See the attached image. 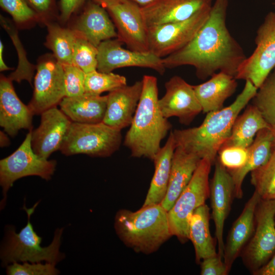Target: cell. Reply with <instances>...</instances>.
<instances>
[{
    "instance_id": "obj_1",
    "label": "cell",
    "mask_w": 275,
    "mask_h": 275,
    "mask_svg": "<svg viewBox=\"0 0 275 275\" xmlns=\"http://www.w3.org/2000/svg\"><path fill=\"white\" fill-rule=\"evenodd\" d=\"M228 6L229 0H215L208 18L193 40L162 58L165 68L191 66L197 77L202 80L217 71L235 77L246 56L227 26Z\"/></svg>"
},
{
    "instance_id": "obj_2",
    "label": "cell",
    "mask_w": 275,
    "mask_h": 275,
    "mask_svg": "<svg viewBox=\"0 0 275 275\" xmlns=\"http://www.w3.org/2000/svg\"><path fill=\"white\" fill-rule=\"evenodd\" d=\"M257 90L250 81L246 80L242 91L229 106L207 113L199 126L172 131L176 147L214 163L218 151L230 135L235 119Z\"/></svg>"
},
{
    "instance_id": "obj_3",
    "label": "cell",
    "mask_w": 275,
    "mask_h": 275,
    "mask_svg": "<svg viewBox=\"0 0 275 275\" xmlns=\"http://www.w3.org/2000/svg\"><path fill=\"white\" fill-rule=\"evenodd\" d=\"M142 80L141 97L123 144L130 150L131 156L153 160L172 124L159 106L157 78L144 75Z\"/></svg>"
},
{
    "instance_id": "obj_4",
    "label": "cell",
    "mask_w": 275,
    "mask_h": 275,
    "mask_svg": "<svg viewBox=\"0 0 275 275\" xmlns=\"http://www.w3.org/2000/svg\"><path fill=\"white\" fill-rule=\"evenodd\" d=\"M114 228L126 246L147 255L157 251L173 236L168 211L161 204L142 206L135 211L119 210L115 215Z\"/></svg>"
},
{
    "instance_id": "obj_5",
    "label": "cell",
    "mask_w": 275,
    "mask_h": 275,
    "mask_svg": "<svg viewBox=\"0 0 275 275\" xmlns=\"http://www.w3.org/2000/svg\"><path fill=\"white\" fill-rule=\"evenodd\" d=\"M39 202L30 208L26 207L24 204L23 209L26 213L28 222L18 233L13 227L7 228L0 251L3 266L6 267L14 262L42 261L56 265L65 258L64 254L60 251L64 228L56 230L49 245H41L42 238L34 231L31 222V215Z\"/></svg>"
},
{
    "instance_id": "obj_6",
    "label": "cell",
    "mask_w": 275,
    "mask_h": 275,
    "mask_svg": "<svg viewBox=\"0 0 275 275\" xmlns=\"http://www.w3.org/2000/svg\"><path fill=\"white\" fill-rule=\"evenodd\" d=\"M121 131L103 122L95 124L72 122L60 150L66 156L82 154L92 157H109L121 146Z\"/></svg>"
},
{
    "instance_id": "obj_7",
    "label": "cell",
    "mask_w": 275,
    "mask_h": 275,
    "mask_svg": "<svg viewBox=\"0 0 275 275\" xmlns=\"http://www.w3.org/2000/svg\"><path fill=\"white\" fill-rule=\"evenodd\" d=\"M212 164L207 158L200 160L189 183L168 211L171 233L182 242L189 240V222L193 212L210 196L209 176Z\"/></svg>"
},
{
    "instance_id": "obj_8",
    "label": "cell",
    "mask_w": 275,
    "mask_h": 275,
    "mask_svg": "<svg viewBox=\"0 0 275 275\" xmlns=\"http://www.w3.org/2000/svg\"><path fill=\"white\" fill-rule=\"evenodd\" d=\"M32 130H29L22 143L13 153L0 160V185L3 194L1 209L6 205L8 190L17 180L36 176L47 181L51 179L56 170V160L44 158L33 151Z\"/></svg>"
},
{
    "instance_id": "obj_9",
    "label": "cell",
    "mask_w": 275,
    "mask_h": 275,
    "mask_svg": "<svg viewBox=\"0 0 275 275\" xmlns=\"http://www.w3.org/2000/svg\"><path fill=\"white\" fill-rule=\"evenodd\" d=\"M255 42V50L239 66L235 78L249 80L258 89L275 67V11L266 15Z\"/></svg>"
},
{
    "instance_id": "obj_10",
    "label": "cell",
    "mask_w": 275,
    "mask_h": 275,
    "mask_svg": "<svg viewBox=\"0 0 275 275\" xmlns=\"http://www.w3.org/2000/svg\"><path fill=\"white\" fill-rule=\"evenodd\" d=\"M211 7L185 20L148 27L149 50L163 58L186 45L207 21Z\"/></svg>"
},
{
    "instance_id": "obj_11",
    "label": "cell",
    "mask_w": 275,
    "mask_h": 275,
    "mask_svg": "<svg viewBox=\"0 0 275 275\" xmlns=\"http://www.w3.org/2000/svg\"><path fill=\"white\" fill-rule=\"evenodd\" d=\"M33 97L28 104L34 115L57 106L66 96L64 70L53 54L41 57L36 65Z\"/></svg>"
},
{
    "instance_id": "obj_12",
    "label": "cell",
    "mask_w": 275,
    "mask_h": 275,
    "mask_svg": "<svg viewBox=\"0 0 275 275\" xmlns=\"http://www.w3.org/2000/svg\"><path fill=\"white\" fill-rule=\"evenodd\" d=\"M255 219L256 229L242 255L253 273L265 265L275 252V200L261 199Z\"/></svg>"
},
{
    "instance_id": "obj_13",
    "label": "cell",
    "mask_w": 275,
    "mask_h": 275,
    "mask_svg": "<svg viewBox=\"0 0 275 275\" xmlns=\"http://www.w3.org/2000/svg\"><path fill=\"white\" fill-rule=\"evenodd\" d=\"M105 9L117 29L118 37L129 49L149 51L148 26L141 7L130 0H123L110 4Z\"/></svg>"
},
{
    "instance_id": "obj_14",
    "label": "cell",
    "mask_w": 275,
    "mask_h": 275,
    "mask_svg": "<svg viewBox=\"0 0 275 275\" xmlns=\"http://www.w3.org/2000/svg\"><path fill=\"white\" fill-rule=\"evenodd\" d=\"M118 38L102 42L97 47L98 71L109 73L116 69L138 67L151 69L163 75L166 68L162 60L151 51L140 52L122 47Z\"/></svg>"
},
{
    "instance_id": "obj_15",
    "label": "cell",
    "mask_w": 275,
    "mask_h": 275,
    "mask_svg": "<svg viewBox=\"0 0 275 275\" xmlns=\"http://www.w3.org/2000/svg\"><path fill=\"white\" fill-rule=\"evenodd\" d=\"M166 92L158 104L167 119L177 117L183 124H189L202 112L193 85L181 77L172 76L164 84Z\"/></svg>"
},
{
    "instance_id": "obj_16",
    "label": "cell",
    "mask_w": 275,
    "mask_h": 275,
    "mask_svg": "<svg viewBox=\"0 0 275 275\" xmlns=\"http://www.w3.org/2000/svg\"><path fill=\"white\" fill-rule=\"evenodd\" d=\"M72 122L57 106L43 112L39 126L32 132L31 144L34 152L48 159L53 152L60 150Z\"/></svg>"
},
{
    "instance_id": "obj_17",
    "label": "cell",
    "mask_w": 275,
    "mask_h": 275,
    "mask_svg": "<svg viewBox=\"0 0 275 275\" xmlns=\"http://www.w3.org/2000/svg\"><path fill=\"white\" fill-rule=\"evenodd\" d=\"M214 164L213 176L210 184V196L215 234L218 243V254L223 258L225 248L223 240L224 224L234 196V184L230 174L217 158Z\"/></svg>"
},
{
    "instance_id": "obj_18",
    "label": "cell",
    "mask_w": 275,
    "mask_h": 275,
    "mask_svg": "<svg viewBox=\"0 0 275 275\" xmlns=\"http://www.w3.org/2000/svg\"><path fill=\"white\" fill-rule=\"evenodd\" d=\"M71 26L75 34L96 47L103 41L118 37L116 28L107 10L93 0L87 2Z\"/></svg>"
},
{
    "instance_id": "obj_19",
    "label": "cell",
    "mask_w": 275,
    "mask_h": 275,
    "mask_svg": "<svg viewBox=\"0 0 275 275\" xmlns=\"http://www.w3.org/2000/svg\"><path fill=\"white\" fill-rule=\"evenodd\" d=\"M213 0H154L141 7L148 27L185 20L203 9Z\"/></svg>"
},
{
    "instance_id": "obj_20",
    "label": "cell",
    "mask_w": 275,
    "mask_h": 275,
    "mask_svg": "<svg viewBox=\"0 0 275 275\" xmlns=\"http://www.w3.org/2000/svg\"><path fill=\"white\" fill-rule=\"evenodd\" d=\"M34 114L17 96L12 81L3 74L0 77V125L14 137L22 129H33Z\"/></svg>"
},
{
    "instance_id": "obj_21",
    "label": "cell",
    "mask_w": 275,
    "mask_h": 275,
    "mask_svg": "<svg viewBox=\"0 0 275 275\" xmlns=\"http://www.w3.org/2000/svg\"><path fill=\"white\" fill-rule=\"evenodd\" d=\"M143 88L142 80L109 92L103 122L119 130L130 125Z\"/></svg>"
},
{
    "instance_id": "obj_22",
    "label": "cell",
    "mask_w": 275,
    "mask_h": 275,
    "mask_svg": "<svg viewBox=\"0 0 275 275\" xmlns=\"http://www.w3.org/2000/svg\"><path fill=\"white\" fill-rule=\"evenodd\" d=\"M261 200L258 194H254L233 224L225 244L224 261L229 272L232 266L255 231V211Z\"/></svg>"
},
{
    "instance_id": "obj_23",
    "label": "cell",
    "mask_w": 275,
    "mask_h": 275,
    "mask_svg": "<svg viewBox=\"0 0 275 275\" xmlns=\"http://www.w3.org/2000/svg\"><path fill=\"white\" fill-rule=\"evenodd\" d=\"M107 95L85 92L65 97L59 104L60 109L73 122L95 124L102 122L106 108Z\"/></svg>"
},
{
    "instance_id": "obj_24",
    "label": "cell",
    "mask_w": 275,
    "mask_h": 275,
    "mask_svg": "<svg viewBox=\"0 0 275 275\" xmlns=\"http://www.w3.org/2000/svg\"><path fill=\"white\" fill-rule=\"evenodd\" d=\"M201 159L177 147L173 154L167 192L161 203L168 211L190 181Z\"/></svg>"
},
{
    "instance_id": "obj_25",
    "label": "cell",
    "mask_w": 275,
    "mask_h": 275,
    "mask_svg": "<svg viewBox=\"0 0 275 275\" xmlns=\"http://www.w3.org/2000/svg\"><path fill=\"white\" fill-rule=\"evenodd\" d=\"M234 76L218 72L207 81L193 86L204 113L219 110L225 101L235 92L237 82Z\"/></svg>"
},
{
    "instance_id": "obj_26",
    "label": "cell",
    "mask_w": 275,
    "mask_h": 275,
    "mask_svg": "<svg viewBox=\"0 0 275 275\" xmlns=\"http://www.w3.org/2000/svg\"><path fill=\"white\" fill-rule=\"evenodd\" d=\"M176 148L172 131L153 161L155 171L143 206L161 204L166 195L173 154Z\"/></svg>"
},
{
    "instance_id": "obj_27",
    "label": "cell",
    "mask_w": 275,
    "mask_h": 275,
    "mask_svg": "<svg viewBox=\"0 0 275 275\" xmlns=\"http://www.w3.org/2000/svg\"><path fill=\"white\" fill-rule=\"evenodd\" d=\"M272 148L270 128L263 129L257 133L253 142L248 147L249 155L245 164L239 169L228 171L234 182L236 198L242 197V184L248 173L264 164L269 158Z\"/></svg>"
},
{
    "instance_id": "obj_28",
    "label": "cell",
    "mask_w": 275,
    "mask_h": 275,
    "mask_svg": "<svg viewBox=\"0 0 275 275\" xmlns=\"http://www.w3.org/2000/svg\"><path fill=\"white\" fill-rule=\"evenodd\" d=\"M270 127L258 109L253 104H250L235 119L230 135L221 148L229 146L248 148L260 130Z\"/></svg>"
},
{
    "instance_id": "obj_29",
    "label": "cell",
    "mask_w": 275,
    "mask_h": 275,
    "mask_svg": "<svg viewBox=\"0 0 275 275\" xmlns=\"http://www.w3.org/2000/svg\"><path fill=\"white\" fill-rule=\"evenodd\" d=\"M209 208L205 204L193 212L189 222V239L193 244L196 261L217 254L209 229Z\"/></svg>"
},
{
    "instance_id": "obj_30",
    "label": "cell",
    "mask_w": 275,
    "mask_h": 275,
    "mask_svg": "<svg viewBox=\"0 0 275 275\" xmlns=\"http://www.w3.org/2000/svg\"><path fill=\"white\" fill-rule=\"evenodd\" d=\"M47 34L45 45L51 50L61 64H72L73 53L77 36L70 28L63 27L50 21L46 22Z\"/></svg>"
},
{
    "instance_id": "obj_31",
    "label": "cell",
    "mask_w": 275,
    "mask_h": 275,
    "mask_svg": "<svg viewBox=\"0 0 275 275\" xmlns=\"http://www.w3.org/2000/svg\"><path fill=\"white\" fill-rule=\"evenodd\" d=\"M0 17L1 25L11 37L19 57L17 68L8 77L12 81L19 83L23 80H26L32 86V80L36 66L31 64L28 60L25 51L18 37L16 27L8 18L2 15Z\"/></svg>"
},
{
    "instance_id": "obj_32",
    "label": "cell",
    "mask_w": 275,
    "mask_h": 275,
    "mask_svg": "<svg viewBox=\"0 0 275 275\" xmlns=\"http://www.w3.org/2000/svg\"><path fill=\"white\" fill-rule=\"evenodd\" d=\"M251 182L262 200H275V148L268 160L251 172Z\"/></svg>"
},
{
    "instance_id": "obj_33",
    "label": "cell",
    "mask_w": 275,
    "mask_h": 275,
    "mask_svg": "<svg viewBox=\"0 0 275 275\" xmlns=\"http://www.w3.org/2000/svg\"><path fill=\"white\" fill-rule=\"evenodd\" d=\"M252 104L270 125H275V67L267 76L253 98Z\"/></svg>"
},
{
    "instance_id": "obj_34",
    "label": "cell",
    "mask_w": 275,
    "mask_h": 275,
    "mask_svg": "<svg viewBox=\"0 0 275 275\" xmlns=\"http://www.w3.org/2000/svg\"><path fill=\"white\" fill-rule=\"evenodd\" d=\"M127 85L124 76L112 72L105 73L97 70L86 73L85 92L100 95Z\"/></svg>"
},
{
    "instance_id": "obj_35",
    "label": "cell",
    "mask_w": 275,
    "mask_h": 275,
    "mask_svg": "<svg viewBox=\"0 0 275 275\" xmlns=\"http://www.w3.org/2000/svg\"><path fill=\"white\" fill-rule=\"evenodd\" d=\"M77 36V35H76ZM97 47L84 38L77 36L72 64L87 73L97 69Z\"/></svg>"
},
{
    "instance_id": "obj_36",
    "label": "cell",
    "mask_w": 275,
    "mask_h": 275,
    "mask_svg": "<svg viewBox=\"0 0 275 275\" xmlns=\"http://www.w3.org/2000/svg\"><path fill=\"white\" fill-rule=\"evenodd\" d=\"M0 6L12 16L18 26L27 27L40 22L38 16L25 0H0Z\"/></svg>"
},
{
    "instance_id": "obj_37",
    "label": "cell",
    "mask_w": 275,
    "mask_h": 275,
    "mask_svg": "<svg viewBox=\"0 0 275 275\" xmlns=\"http://www.w3.org/2000/svg\"><path fill=\"white\" fill-rule=\"evenodd\" d=\"M52 264L45 262H14L6 266L8 275H56L60 272Z\"/></svg>"
},
{
    "instance_id": "obj_38",
    "label": "cell",
    "mask_w": 275,
    "mask_h": 275,
    "mask_svg": "<svg viewBox=\"0 0 275 275\" xmlns=\"http://www.w3.org/2000/svg\"><path fill=\"white\" fill-rule=\"evenodd\" d=\"M65 88V97L81 95L85 92L86 73L73 64L62 65Z\"/></svg>"
},
{
    "instance_id": "obj_39",
    "label": "cell",
    "mask_w": 275,
    "mask_h": 275,
    "mask_svg": "<svg viewBox=\"0 0 275 275\" xmlns=\"http://www.w3.org/2000/svg\"><path fill=\"white\" fill-rule=\"evenodd\" d=\"M217 158L220 163L228 171L236 170L245 163L249 155L248 148L229 146L221 148Z\"/></svg>"
},
{
    "instance_id": "obj_40",
    "label": "cell",
    "mask_w": 275,
    "mask_h": 275,
    "mask_svg": "<svg viewBox=\"0 0 275 275\" xmlns=\"http://www.w3.org/2000/svg\"><path fill=\"white\" fill-rule=\"evenodd\" d=\"M39 17L40 22L45 23L57 15L56 0H25Z\"/></svg>"
},
{
    "instance_id": "obj_41",
    "label": "cell",
    "mask_w": 275,
    "mask_h": 275,
    "mask_svg": "<svg viewBox=\"0 0 275 275\" xmlns=\"http://www.w3.org/2000/svg\"><path fill=\"white\" fill-rule=\"evenodd\" d=\"M228 273L224 261L218 254L201 262V275H226Z\"/></svg>"
},
{
    "instance_id": "obj_42",
    "label": "cell",
    "mask_w": 275,
    "mask_h": 275,
    "mask_svg": "<svg viewBox=\"0 0 275 275\" xmlns=\"http://www.w3.org/2000/svg\"><path fill=\"white\" fill-rule=\"evenodd\" d=\"M90 0H60V21L65 23Z\"/></svg>"
},
{
    "instance_id": "obj_43",
    "label": "cell",
    "mask_w": 275,
    "mask_h": 275,
    "mask_svg": "<svg viewBox=\"0 0 275 275\" xmlns=\"http://www.w3.org/2000/svg\"><path fill=\"white\" fill-rule=\"evenodd\" d=\"M255 275H275V254L265 265L253 273Z\"/></svg>"
},
{
    "instance_id": "obj_44",
    "label": "cell",
    "mask_w": 275,
    "mask_h": 275,
    "mask_svg": "<svg viewBox=\"0 0 275 275\" xmlns=\"http://www.w3.org/2000/svg\"><path fill=\"white\" fill-rule=\"evenodd\" d=\"M3 48H4L3 44L2 42L1 41H0V71L1 72L12 69L9 67L8 66H7V65L5 63L4 61L3 54Z\"/></svg>"
},
{
    "instance_id": "obj_45",
    "label": "cell",
    "mask_w": 275,
    "mask_h": 275,
    "mask_svg": "<svg viewBox=\"0 0 275 275\" xmlns=\"http://www.w3.org/2000/svg\"><path fill=\"white\" fill-rule=\"evenodd\" d=\"M10 141L6 134L3 131H0V145L1 147L7 146L9 145Z\"/></svg>"
},
{
    "instance_id": "obj_46",
    "label": "cell",
    "mask_w": 275,
    "mask_h": 275,
    "mask_svg": "<svg viewBox=\"0 0 275 275\" xmlns=\"http://www.w3.org/2000/svg\"><path fill=\"white\" fill-rule=\"evenodd\" d=\"M95 2L102 6L104 8L108 5L114 3H119L123 0H93Z\"/></svg>"
},
{
    "instance_id": "obj_47",
    "label": "cell",
    "mask_w": 275,
    "mask_h": 275,
    "mask_svg": "<svg viewBox=\"0 0 275 275\" xmlns=\"http://www.w3.org/2000/svg\"><path fill=\"white\" fill-rule=\"evenodd\" d=\"M130 1L136 3L141 7H142L149 4L150 3L152 2V1L154 0H130Z\"/></svg>"
},
{
    "instance_id": "obj_48",
    "label": "cell",
    "mask_w": 275,
    "mask_h": 275,
    "mask_svg": "<svg viewBox=\"0 0 275 275\" xmlns=\"http://www.w3.org/2000/svg\"><path fill=\"white\" fill-rule=\"evenodd\" d=\"M270 130L272 136V147L275 148V125L271 126Z\"/></svg>"
}]
</instances>
